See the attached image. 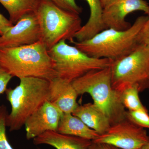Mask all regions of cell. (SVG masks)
I'll return each mask as SVG.
<instances>
[{
  "label": "cell",
  "mask_w": 149,
  "mask_h": 149,
  "mask_svg": "<svg viewBox=\"0 0 149 149\" xmlns=\"http://www.w3.org/2000/svg\"><path fill=\"white\" fill-rule=\"evenodd\" d=\"M13 25L10 19L9 20L0 13V36L3 35L8 29Z\"/></svg>",
  "instance_id": "24"
},
{
  "label": "cell",
  "mask_w": 149,
  "mask_h": 149,
  "mask_svg": "<svg viewBox=\"0 0 149 149\" xmlns=\"http://www.w3.org/2000/svg\"><path fill=\"white\" fill-rule=\"evenodd\" d=\"M139 40L141 45L149 47V16L140 32Z\"/></svg>",
  "instance_id": "23"
},
{
  "label": "cell",
  "mask_w": 149,
  "mask_h": 149,
  "mask_svg": "<svg viewBox=\"0 0 149 149\" xmlns=\"http://www.w3.org/2000/svg\"><path fill=\"white\" fill-rule=\"evenodd\" d=\"M19 80V85L13 89H7L6 92L11 107L6 119V126L10 131L20 130L27 119L49 100V81L35 77Z\"/></svg>",
  "instance_id": "3"
},
{
  "label": "cell",
  "mask_w": 149,
  "mask_h": 149,
  "mask_svg": "<svg viewBox=\"0 0 149 149\" xmlns=\"http://www.w3.org/2000/svg\"><path fill=\"white\" fill-rule=\"evenodd\" d=\"M72 114L100 135L106 132L111 126L108 118L94 103L78 105Z\"/></svg>",
  "instance_id": "14"
},
{
  "label": "cell",
  "mask_w": 149,
  "mask_h": 149,
  "mask_svg": "<svg viewBox=\"0 0 149 149\" xmlns=\"http://www.w3.org/2000/svg\"><path fill=\"white\" fill-rule=\"evenodd\" d=\"M125 118L140 127L149 129V115L148 112L128 111L125 113Z\"/></svg>",
  "instance_id": "20"
},
{
  "label": "cell",
  "mask_w": 149,
  "mask_h": 149,
  "mask_svg": "<svg viewBox=\"0 0 149 149\" xmlns=\"http://www.w3.org/2000/svg\"><path fill=\"white\" fill-rule=\"evenodd\" d=\"M0 65L13 77H35L51 81L57 77L54 64L42 41L0 49Z\"/></svg>",
  "instance_id": "1"
},
{
  "label": "cell",
  "mask_w": 149,
  "mask_h": 149,
  "mask_svg": "<svg viewBox=\"0 0 149 149\" xmlns=\"http://www.w3.org/2000/svg\"><path fill=\"white\" fill-rule=\"evenodd\" d=\"M88 3L90 15L88 22L75 34L74 39L78 42L91 39L105 29L102 20L103 8L100 0H84Z\"/></svg>",
  "instance_id": "15"
},
{
  "label": "cell",
  "mask_w": 149,
  "mask_h": 149,
  "mask_svg": "<svg viewBox=\"0 0 149 149\" xmlns=\"http://www.w3.org/2000/svg\"><path fill=\"white\" fill-rule=\"evenodd\" d=\"M40 24L35 12L23 15L0 36V49L32 45L41 40Z\"/></svg>",
  "instance_id": "9"
},
{
  "label": "cell",
  "mask_w": 149,
  "mask_h": 149,
  "mask_svg": "<svg viewBox=\"0 0 149 149\" xmlns=\"http://www.w3.org/2000/svg\"><path fill=\"white\" fill-rule=\"evenodd\" d=\"M111 68L112 85L118 93L133 86L140 92L149 90V47L140 45L129 54L113 61Z\"/></svg>",
  "instance_id": "7"
},
{
  "label": "cell",
  "mask_w": 149,
  "mask_h": 149,
  "mask_svg": "<svg viewBox=\"0 0 149 149\" xmlns=\"http://www.w3.org/2000/svg\"><path fill=\"white\" fill-rule=\"evenodd\" d=\"M63 113L47 101L27 119L24 124L27 140L34 139L48 131H57Z\"/></svg>",
  "instance_id": "11"
},
{
  "label": "cell",
  "mask_w": 149,
  "mask_h": 149,
  "mask_svg": "<svg viewBox=\"0 0 149 149\" xmlns=\"http://www.w3.org/2000/svg\"><path fill=\"white\" fill-rule=\"evenodd\" d=\"M116 0H100L103 8L107 7Z\"/></svg>",
  "instance_id": "26"
},
{
  "label": "cell",
  "mask_w": 149,
  "mask_h": 149,
  "mask_svg": "<svg viewBox=\"0 0 149 149\" xmlns=\"http://www.w3.org/2000/svg\"><path fill=\"white\" fill-rule=\"evenodd\" d=\"M139 93L138 88L134 86L125 89L120 93L121 102L124 107L130 111L148 112L141 102L139 98Z\"/></svg>",
  "instance_id": "18"
},
{
  "label": "cell",
  "mask_w": 149,
  "mask_h": 149,
  "mask_svg": "<svg viewBox=\"0 0 149 149\" xmlns=\"http://www.w3.org/2000/svg\"><path fill=\"white\" fill-rule=\"evenodd\" d=\"M48 53L54 62L57 77L70 83L92 70L109 67L113 62L109 59L90 56L65 40L49 50Z\"/></svg>",
  "instance_id": "6"
},
{
  "label": "cell",
  "mask_w": 149,
  "mask_h": 149,
  "mask_svg": "<svg viewBox=\"0 0 149 149\" xmlns=\"http://www.w3.org/2000/svg\"><path fill=\"white\" fill-rule=\"evenodd\" d=\"M136 11H142L149 15V6L144 0H116L103 8L102 20L105 29L125 30L131 24L125 17Z\"/></svg>",
  "instance_id": "10"
},
{
  "label": "cell",
  "mask_w": 149,
  "mask_h": 149,
  "mask_svg": "<svg viewBox=\"0 0 149 149\" xmlns=\"http://www.w3.org/2000/svg\"><path fill=\"white\" fill-rule=\"evenodd\" d=\"M40 0H0L7 10L10 20L15 24L23 15L28 13L35 12Z\"/></svg>",
  "instance_id": "17"
},
{
  "label": "cell",
  "mask_w": 149,
  "mask_h": 149,
  "mask_svg": "<svg viewBox=\"0 0 149 149\" xmlns=\"http://www.w3.org/2000/svg\"><path fill=\"white\" fill-rule=\"evenodd\" d=\"M52 3L60 8L80 15L83 8L78 5L75 0H46Z\"/></svg>",
  "instance_id": "21"
},
{
  "label": "cell",
  "mask_w": 149,
  "mask_h": 149,
  "mask_svg": "<svg viewBox=\"0 0 149 149\" xmlns=\"http://www.w3.org/2000/svg\"><path fill=\"white\" fill-rule=\"evenodd\" d=\"M58 132L93 141L100 134L88 127L80 118L72 113H63L59 123Z\"/></svg>",
  "instance_id": "16"
},
{
  "label": "cell",
  "mask_w": 149,
  "mask_h": 149,
  "mask_svg": "<svg viewBox=\"0 0 149 149\" xmlns=\"http://www.w3.org/2000/svg\"><path fill=\"white\" fill-rule=\"evenodd\" d=\"M92 142L109 144L120 149H141L149 143V136L144 128L125 118L111 125L106 132Z\"/></svg>",
  "instance_id": "8"
},
{
  "label": "cell",
  "mask_w": 149,
  "mask_h": 149,
  "mask_svg": "<svg viewBox=\"0 0 149 149\" xmlns=\"http://www.w3.org/2000/svg\"><path fill=\"white\" fill-rule=\"evenodd\" d=\"M49 101L63 113H72L79 105L78 95L72 83L58 77L50 81Z\"/></svg>",
  "instance_id": "12"
},
{
  "label": "cell",
  "mask_w": 149,
  "mask_h": 149,
  "mask_svg": "<svg viewBox=\"0 0 149 149\" xmlns=\"http://www.w3.org/2000/svg\"></svg>",
  "instance_id": "28"
},
{
  "label": "cell",
  "mask_w": 149,
  "mask_h": 149,
  "mask_svg": "<svg viewBox=\"0 0 149 149\" xmlns=\"http://www.w3.org/2000/svg\"><path fill=\"white\" fill-rule=\"evenodd\" d=\"M8 113L6 107L0 106V149H14L8 139L6 132V119Z\"/></svg>",
  "instance_id": "19"
},
{
  "label": "cell",
  "mask_w": 149,
  "mask_h": 149,
  "mask_svg": "<svg viewBox=\"0 0 149 149\" xmlns=\"http://www.w3.org/2000/svg\"><path fill=\"white\" fill-rule=\"evenodd\" d=\"M88 149H120L109 144L93 142Z\"/></svg>",
  "instance_id": "25"
},
{
  "label": "cell",
  "mask_w": 149,
  "mask_h": 149,
  "mask_svg": "<svg viewBox=\"0 0 149 149\" xmlns=\"http://www.w3.org/2000/svg\"><path fill=\"white\" fill-rule=\"evenodd\" d=\"M41 29L42 41L48 50L61 41L74 40L81 29L80 15L62 9L53 3L40 0L36 11Z\"/></svg>",
  "instance_id": "5"
},
{
  "label": "cell",
  "mask_w": 149,
  "mask_h": 149,
  "mask_svg": "<svg viewBox=\"0 0 149 149\" xmlns=\"http://www.w3.org/2000/svg\"><path fill=\"white\" fill-rule=\"evenodd\" d=\"M141 149H149V143L144 146Z\"/></svg>",
  "instance_id": "27"
},
{
  "label": "cell",
  "mask_w": 149,
  "mask_h": 149,
  "mask_svg": "<svg viewBox=\"0 0 149 149\" xmlns=\"http://www.w3.org/2000/svg\"><path fill=\"white\" fill-rule=\"evenodd\" d=\"M12 77L0 65V95L6 93L8 85Z\"/></svg>",
  "instance_id": "22"
},
{
  "label": "cell",
  "mask_w": 149,
  "mask_h": 149,
  "mask_svg": "<svg viewBox=\"0 0 149 149\" xmlns=\"http://www.w3.org/2000/svg\"><path fill=\"white\" fill-rule=\"evenodd\" d=\"M78 95L85 93L105 115L112 125L125 119V108L120 93L113 88L111 66L92 70L72 82Z\"/></svg>",
  "instance_id": "4"
},
{
  "label": "cell",
  "mask_w": 149,
  "mask_h": 149,
  "mask_svg": "<svg viewBox=\"0 0 149 149\" xmlns=\"http://www.w3.org/2000/svg\"><path fill=\"white\" fill-rule=\"evenodd\" d=\"M92 143L91 140L55 131H47L33 139L35 145H47L56 149H88Z\"/></svg>",
  "instance_id": "13"
},
{
  "label": "cell",
  "mask_w": 149,
  "mask_h": 149,
  "mask_svg": "<svg viewBox=\"0 0 149 149\" xmlns=\"http://www.w3.org/2000/svg\"><path fill=\"white\" fill-rule=\"evenodd\" d=\"M148 16H139L130 28L125 30L108 28L83 42L73 40L70 43L95 58H104L114 61L128 55L141 45L139 35Z\"/></svg>",
  "instance_id": "2"
}]
</instances>
